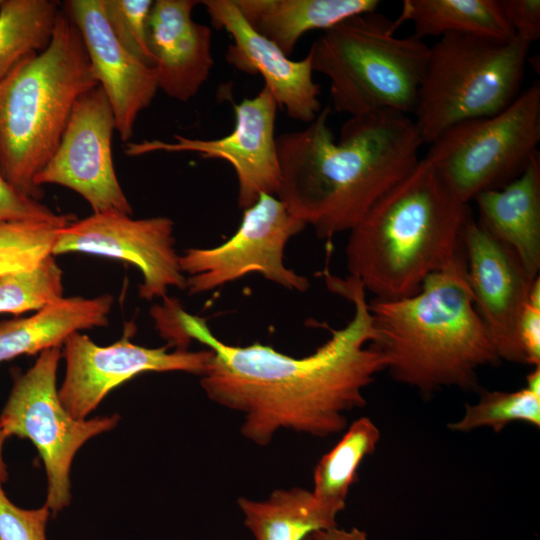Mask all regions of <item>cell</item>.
<instances>
[{
	"label": "cell",
	"instance_id": "cell-1",
	"mask_svg": "<svg viewBox=\"0 0 540 540\" xmlns=\"http://www.w3.org/2000/svg\"><path fill=\"white\" fill-rule=\"evenodd\" d=\"M328 288L350 301L351 320L312 354L285 355L261 343L228 345L212 334L204 319L179 309L184 338L213 353L201 386L210 400L243 414L242 435L268 445L283 429L327 437L344 431L346 414L366 404L364 389L385 370L363 285L355 278L331 275Z\"/></svg>",
	"mask_w": 540,
	"mask_h": 540
},
{
	"label": "cell",
	"instance_id": "cell-2",
	"mask_svg": "<svg viewBox=\"0 0 540 540\" xmlns=\"http://www.w3.org/2000/svg\"><path fill=\"white\" fill-rule=\"evenodd\" d=\"M331 108L302 130L276 137V197L320 239L350 231L419 162L423 142L411 116L392 110L350 117L335 141Z\"/></svg>",
	"mask_w": 540,
	"mask_h": 540
},
{
	"label": "cell",
	"instance_id": "cell-3",
	"mask_svg": "<svg viewBox=\"0 0 540 540\" xmlns=\"http://www.w3.org/2000/svg\"><path fill=\"white\" fill-rule=\"evenodd\" d=\"M473 218L434 167L421 158L349 231V276L377 299L417 293L425 279L463 256Z\"/></svg>",
	"mask_w": 540,
	"mask_h": 540
},
{
	"label": "cell",
	"instance_id": "cell-4",
	"mask_svg": "<svg viewBox=\"0 0 540 540\" xmlns=\"http://www.w3.org/2000/svg\"><path fill=\"white\" fill-rule=\"evenodd\" d=\"M385 370L423 396L480 391L478 372L499 359L475 309L464 256L429 275L420 290L369 302Z\"/></svg>",
	"mask_w": 540,
	"mask_h": 540
},
{
	"label": "cell",
	"instance_id": "cell-5",
	"mask_svg": "<svg viewBox=\"0 0 540 540\" xmlns=\"http://www.w3.org/2000/svg\"><path fill=\"white\" fill-rule=\"evenodd\" d=\"M97 85L81 34L61 9L49 45L0 79V175L8 184L39 200L36 176L77 100Z\"/></svg>",
	"mask_w": 540,
	"mask_h": 540
},
{
	"label": "cell",
	"instance_id": "cell-6",
	"mask_svg": "<svg viewBox=\"0 0 540 540\" xmlns=\"http://www.w3.org/2000/svg\"><path fill=\"white\" fill-rule=\"evenodd\" d=\"M394 20L377 11L350 17L324 31L309 54L314 72L329 79L335 111L350 117L381 110L413 114L430 47L399 37Z\"/></svg>",
	"mask_w": 540,
	"mask_h": 540
},
{
	"label": "cell",
	"instance_id": "cell-7",
	"mask_svg": "<svg viewBox=\"0 0 540 540\" xmlns=\"http://www.w3.org/2000/svg\"><path fill=\"white\" fill-rule=\"evenodd\" d=\"M530 44L448 34L430 47L412 117L423 144L451 126L494 115L521 92Z\"/></svg>",
	"mask_w": 540,
	"mask_h": 540
},
{
	"label": "cell",
	"instance_id": "cell-8",
	"mask_svg": "<svg viewBox=\"0 0 540 540\" xmlns=\"http://www.w3.org/2000/svg\"><path fill=\"white\" fill-rule=\"evenodd\" d=\"M540 84L535 81L502 111L466 120L429 144L425 158L463 203L521 175L539 154Z\"/></svg>",
	"mask_w": 540,
	"mask_h": 540
},
{
	"label": "cell",
	"instance_id": "cell-9",
	"mask_svg": "<svg viewBox=\"0 0 540 540\" xmlns=\"http://www.w3.org/2000/svg\"><path fill=\"white\" fill-rule=\"evenodd\" d=\"M60 349L39 353L33 366L14 381L0 414V428L7 437L27 438L38 450L48 480L45 504L53 514L71 501L70 469L77 451L120 419L113 414L79 420L63 407L56 386Z\"/></svg>",
	"mask_w": 540,
	"mask_h": 540
},
{
	"label": "cell",
	"instance_id": "cell-10",
	"mask_svg": "<svg viewBox=\"0 0 540 540\" xmlns=\"http://www.w3.org/2000/svg\"><path fill=\"white\" fill-rule=\"evenodd\" d=\"M307 225L273 195L262 194L245 209L240 226L213 248H189L179 257L191 294L210 291L256 272L286 289L304 292L309 281L284 265L287 242Z\"/></svg>",
	"mask_w": 540,
	"mask_h": 540
},
{
	"label": "cell",
	"instance_id": "cell-11",
	"mask_svg": "<svg viewBox=\"0 0 540 540\" xmlns=\"http://www.w3.org/2000/svg\"><path fill=\"white\" fill-rule=\"evenodd\" d=\"M114 114L97 85L77 100L52 157L35 185L57 184L81 195L93 213L130 215L133 209L119 184L112 159Z\"/></svg>",
	"mask_w": 540,
	"mask_h": 540
},
{
	"label": "cell",
	"instance_id": "cell-12",
	"mask_svg": "<svg viewBox=\"0 0 540 540\" xmlns=\"http://www.w3.org/2000/svg\"><path fill=\"white\" fill-rule=\"evenodd\" d=\"M278 105L265 87L252 98L234 105L233 130L217 139H193L174 135V141L158 139L128 142L125 154L131 157L153 152H191L203 158L229 163L238 181V206L245 210L260 195L276 196L280 183L275 120Z\"/></svg>",
	"mask_w": 540,
	"mask_h": 540
},
{
	"label": "cell",
	"instance_id": "cell-13",
	"mask_svg": "<svg viewBox=\"0 0 540 540\" xmlns=\"http://www.w3.org/2000/svg\"><path fill=\"white\" fill-rule=\"evenodd\" d=\"M173 232L174 222L164 216L93 213L58 231L52 255L81 252L133 263L143 277L140 297L152 300L164 297L169 287L186 288Z\"/></svg>",
	"mask_w": 540,
	"mask_h": 540
},
{
	"label": "cell",
	"instance_id": "cell-14",
	"mask_svg": "<svg viewBox=\"0 0 540 540\" xmlns=\"http://www.w3.org/2000/svg\"><path fill=\"white\" fill-rule=\"evenodd\" d=\"M66 370L58 396L76 419L84 420L115 387L143 372L182 371L202 376L211 361L210 349L168 351L147 348L123 337L109 346L95 344L80 331L63 345Z\"/></svg>",
	"mask_w": 540,
	"mask_h": 540
},
{
	"label": "cell",
	"instance_id": "cell-15",
	"mask_svg": "<svg viewBox=\"0 0 540 540\" xmlns=\"http://www.w3.org/2000/svg\"><path fill=\"white\" fill-rule=\"evenodd\" d=\"M466 275L475 309L499 360L526 365L519 320L536 278L515 251L472 218L463 237Z\"/></svg>",
	"mask_w": 540,
	"mask_h": 540
},
{
	"label": "cell",
	"instance_id": "cell-16",
	"mask_svg": "<svg viewBox=\"0 0 540 540\" xmlns=\"http://www.w3.org/2000/svg\"><path fill=\"white\" fill-rule=\"evenodd\" d=\"M213 26L232 37L227 62L249 74H259L279 108L292 119L312 122L322 109L321 88L313 79L311 56L291 60L273 42L255 31L234 0L200 1Z\"/></svg>",
	"mask_w": 540,
	"mask_h": 540
},
{
	"label": "cell",
	"instance_id": "cell-17",
	"mask_svg": "<svg viewBox=\"0 0 540 540\" xmlns=\"http://www.w3.org/2000/svg\"><path fill=\"white\" fill-rule=\"evenodd\" d=\"M61 6L81 34L94 76L111 105L116 131L128 142L138 115L159 90L156 71L117 40L103 0H68Z\"/></svg>",
	"mask_w": 540,
	"mask_h": 540
},
{
	"label": "cell",
	"instance_id": "cell-18",
	"mask_svg": "<svg viewBox=\"0 0 540 540\" xmlns=\"http://www.w3.org/2000/svg\"><path fill=\"white\" fill-rule=\"evenodd\" d=\"M196 0H156L148 18V42L158 88L175 100L193 98L214 64L211 29L192 19Z\"/></svg>",
	"mask_w": 540,
	"mask_h": 540
},
{
	"label": "cell",
	"instance_id": "cell-19",
	"mask_svg": "<svg viewBox=\"0 0 540 540\" xmlns=\"http://www.w3.org/2000/svg\"><path fill=\"white\" fill-rule=\"evenodd\" d=\"M477 224L511 247L533 278L540 271V154L507 185L484 191L473 200Z\"/></svg>",
	"mask_w": 540,
	"mask_h": 540
},
{
	"label": "cell",
	"instance_id": "cell-20",
	"mask_svg": "<svg viewBox=\"0 0 540 540\" xmlns=\"http://www.w3.org/2000/svg\"><path fill=\"white\" fill-rule=\"evenodd\" d=\"M113 297H69L27 318L0 322V363L23 354L62 347L69 335L108 324Z\"/></svg>",
	"mask_w": 540,
	"mask_h": 540
},
{
	"label": "cell",
	"instance_id": "cell-21",
	"mask_svg": "<svg viewBox=\"0 0 540 540\" xmlns=\"http://www.w3.org/2000/svg\"><path fill=\"white\" fill-rule=\"evenodd\" d=\"M243 17L286 56L309 31H326L340 22L377 11L378 0H234Z\"/></svg>",
	"mask_w": 540,
	"mask_h": 540
},
{
	"label": "cell",
	"instance_id": "cell-22",
	"mask_svg": "<svg viewBox=\"0 0 540 540\" xmlns=\"http://www.w3.org/2000/svg\"><path fill=\"white\" fill-rule=\"evenodd\" d=\"M237 503L254 540H306L337 526L338 514L300 487L277 489L265 500L240 497Z\"/></svg>",
	"mask_w": 540,
	"mask_h": 540
},
{
	"label": "cell",
	"instance_id": "cell-23",
	"mask_svg": "<svg viewBox=\"0 0 540 540\" xmlns=\"http://www.w3.org/2000/svg\"><path fill=\"white\" fill-rule=\"evenodd\" d=\"M406 21L413 24V35L422 40L448 34L496 40L515 37L498 0H404L394 22L399 27Z\"/></svg>",
	"mask_w": 540,
	"mask_h": 540
},
{
	"label": "cell",
	"instance_id": "cell-24",
	"mask_svg": "<svg viewBox=\"0 0 540 540\" xmlns=\"http://www.w3.org/2000/svg\"><path fill=\"white\" fill-rule=\"evenodd\" d=\"M381 433L369 417L353 421L335 446L314 468V496L338 515L345 509L351 486L363 460L374 453Z\"/></svg>",
	"mask_w": 540,
	"mask_h": 540
},
{
	"label": "cell",
	"instance_id": "cell-25",
	"mask_svg": "<svg viewBox=\"0 0 540 540\" xmlns=\"http://www.w3.org/2000/svg\"><path fill=\"white\" fill-rule=\"evenodd\" d=\"M60 11L54 0H0V79L49 45Z\"/></svg>",
	"mask_w": 540,
	"mask_h": 540
},
{
	"label": "cell",
	"instance_id": "cell-26",
	"mask_svg": "<svg viewBox=\"0 0 540 540\" xmlns=\"http://www.w3.org/2000/svg\"><path fill=\"white\" fill-rule=\"evenodd\" d=\"M512 422H524L540 427V393L526 386L515 391L482 390L479 399L465 404L460 419L447 427L454 432H470L479 428H491L501 432Z\"/></svg>",
	"mask_w": 540,
	"mask_h": 540
},
{
	"label": "cell",
	"instance_id": "cell-27",
	"mask_svg": "<svg viewBox=\"0 0 540 540\" xmlns=\"http://www.w3.org/2000/svg\"><path fill=\"white\" fill-rule=\"evenodd\" d=\"M63 291V272L51 254L34 268L0 276V313L40 311L62 300Z\"/></svg>",
	"mask_w": 540,
	"mask_h": 540
},
{
	"label": "cell",
	"instance_id": "cell-28",
	"mask_svg": "<svg viewBox=\"0 0 540 540\" xmlns=\"http://www.w3.org/2000/svg\"><path fill=\"white\" fill-rule=\"evenodd\" d=\"M64 226L34 220L0 221V276L36 267L52 254Z\"/></svg>",
	"mask_w": 540,
	"mask_h": 540
},
{
	"label": "cell",
	"instance_id": "cell-29",
	"mask_svg": "<svg viewBox=\"0 0 540 540\" xmlns=\"http://www.w3.org/2000/svg\"><path fill=\"white\" fill-rule=\"evenodd\" d=\"M152 0H103L104 13L120 44L133 56L154 67L148 42Z\"/></svg>",
	"mask_w": 540,
	"mask_h": 540
},
{
	"label": "cell",
	"instance_id": "cell-30",
	"mask_svg": "<svg viewBox=\"0 0 540 540\" xmlns=\"http://www.w3.org/2000/svg\"><path fill=\"white\" fill-rule=\"evenodd\" d=\"M50 514L46 504L37 509L16 506L0 484V540H47L46 525Z\"/></svg>",
	"mask_w": 540,
	"mask_h": 540
},
{
	"label": "cell",
	"instance_id": "cell-31",
	"mask_svg": "<svg viewBox=\"0 0 540 540\" xmlns=\"http://www.w3.org/2000/svg\"><path fill=\"white\" fill-rule=\"evenodd\" d=\"M34 220L67 225L70 215L55 213L39 200L28 197L8 184L0 175V221Z\"/></svg>",
	"mask_w": 540,
	"mask_h": 540
},
{
	"label": "cell",
	"instance_id": "cell-32",
	"mask_svg": "<svg viewBox=\"0 0 540 540\" xmlns=\"http://www.w3.org/2000/svg\"><path fill=\"white\" fill-rule=\"evenodd\" d=\"M519 337L525 356L526 365L540 366V277L531 287L527 302L522 310L519 325Z\"/></svg>",
	"mask_w": 540,
	"mask_h": 540
},
{
	"label": "cell",
	"instance_id": "cell-33",
	"mask_svg": "<svg viewBox=\"0 0 540 540\" xmlns=\"http://www.w3.org/2000/svg\"><path fill=\"white\" fill-rule=\"evenodd\" d=\"M515 37L531 45L540 38L539 0H498Z\"/></svg>",
	"mask_w": 540,
	"mask_h": 540
},
{
	"label": "cell",
	"instance_id": "cell-34",
	"mask_svg": "<svg viewBox=\"0 0 540 540\" xmlns=\"http://www.w3.org/2000/svg\"><path fill=\"white\" fill-rule=\"evenodd\" d=\"M313 540H370L368 534L357 527L349 529L334 526L311 535Z\"/></svg>",
	"mask_w": 540,
	"mask_h": 540
},
{
	"label": "cell",
	"instance_id": "cell-35",
	"mask_svg": "<svg viewBox=\"0 0 540 540\" xmlns=\"http://www.w3.org/2000/svg\"><path fill=\"white\" fill-rule=\"evenodd\" d=\"M7 438V435L0 428V484L6 482L8 477L7 467L3 459V446Z\"/></svg>",
	"mask_w": 540,
	"mask_h": 540
},
{
	"label": "cell",
	"instance_id": "cell-36",
	"mask_svg": "<svg viewBox=\"0 0 540 540\" xmlns=\"http://www.w3.org/2000/svg\"><path fill=\"white\" fill-rule=\"evenodd\" d=\"M306 540H313V539H312V537L310 536V537H308Z\"/></svg>",
	"mask_w": 540,
	"mask_h": 540
}]
</instances>
